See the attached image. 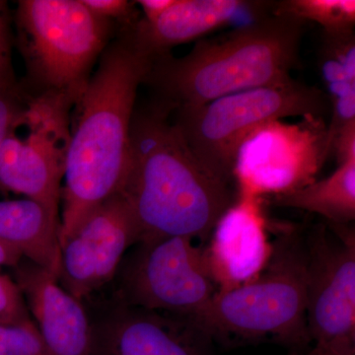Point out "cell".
Listing matches in <instances>:
<instances>
[{"mask_svg":"<svg viewBox=\"0 0 355 355\" xmlns=\"http://www.w3.org/2000/svg\"><path fill=\"white\" fill-rule=\"evenodd\" d=\"M127 25L109 43L74 105L62 188L60 248L98 207L120 191L137 92L153 55Z\"/></svg>","mask_w":355,"mask_h":355,"instance_id":"6da1fadb","label":"cell"},{"mask_svg":"<svg viewBox=\"0 0 355 355\" xmlns=\"http://www.w3.org/2000/svg\"><path fill=\"white\" fill-rule=\"evenodd\" d=\"M173 111L157 99L133 114L127 171L118 193L132 211L139 243L170 237L207 241L236 198L231 186L198 163Z\"/></svg>","mask_w":355,"mask_h":355,"instance_id":"7a4b0ae2","label":"cell"},{"mask_svg":"<svg viewBox=\"0 0 355 355\" xmlns=\"http://www.w3.org/2000/svg\"><path fill=\"white\" fill-rule=\"evenodd\" d=\"M305 24L272 10L221 36L200 40L184 57L169 53L154 58L146 83L157 99L177 110L289 83Z\"/></svg>","mask_w":355,"mask_h":355,"instance_id":"3957f363","label":"cell"},{"mask_svg":"<svg viewBox=\"0 0 355 355\" xmlns=\"http://www.w3.org/2000/svg\"><path fill=\"white\" fill-rule=\"evenodd\" d=\"M272 254L251 282L217 292L195 320L225 347L273 343L305 354L312 343L306 321L307 249L302 227L277 226Z\"/></svg>","mask_w":355,"mask_h":355,"instance_id":"277c9868","label":"cell"},{"mask_svg":"<svg viewBox=\"0 0 355 355\" xmlns=\"http://www.w3.org/2000/svg\"><path fill=\"white\" fill-rule=\"evenodd\" d=\"M329 111L324 91L292 79L224 96L196 108L174 110L172 118L203 169L231 186L238 151L257 128L291 116L324 118Z\"/></svg>","mask_w":355,"mask_h":355,"instance_id":"5b68a950","label":"cell"},{"mask_svg":"<svg viewBox=\"0 0 355 355\" xmlns=\"http://www.w3.org/2000/svg\"><path fill=\"white\" fill-rule=\"evenodd\" d=\"M16 21L37 91L78 99L109 44L111 21L96 16L81 0H21Z\"/></svg>","mask_w":355,"mask_h":355,"instance_id":"8992f818","label":"cell"},{"mask_svg":"<svg viewBox=\"0 0 355 355\" xmlns=\"http://www.w3.org/2000/svg\"><path fill=\"white\" fill-rule=\"evenodd\" d=\"M76 101L72 96L55 91L28 92L0 147V191L31 198L60 223V184Z\"/></svg>","mask_w":355,"mask_h":355,"instance_id":"52a82bcc","label":"cell"},{"mask_svg":"<svg viewBox=\"0 0 355 355\" xmlns=\"http://www.w3.org/2000/svg\"><path fill=\"white\" fill-rule=\"evenodd\" d=\"M190 237L137 243L116 275L114 298L128 305L196 319L217 293L202 247Z\"/></svg>","mask_w":355,"mask_h":355,"instance_id":"ba28073f","label":"cell"},{"mask_svg":"<svg viewBox=\"0 0 355 355\" xmlns=\"http://www.w3.org/2000/svg\"><path fill=\"white\" fill-rule=\"evenodd\" d=\"M331 154L323 116H303L296 123L270 121L238 151L233 170L238 193L263 200L300 190L316 181Z\"/></svg>","mask_w":355,"mask_h":355,"instance_id":"9c48e42d","label":"cell"},{"mask_svg":"<svg viewBox=\"0 0 355 355\" xmlns=\"http://www.w3.org/2000/svg\"><path fill=\"white\" fill-rule=\"evenodd\" d=\"M306 321L311 342L331 354H355L354 225L321 223L305 233Z\"/></svg>","mask_w":355,"mask_h":355,"instance_id":"30bf717a","label":"cell"},{"mask_svg":"<svg viewBox=\"0 0 355 355\" xmlns=\"http://www.w3.org/2000/svg\"><path fill=\"white\" fill-rule=\"evenodd\" d=\"M139 242V228L130 207L116 193L62 245L58 282L83 302L116 279L128 250Z\"/></svg>","mask_w":355,"mask_h":355,"instance_id":"8fae6325","label":"cell"},{"mask_svg":"<svg viewBox=\"0 0 355 355\" xmlns=\"http://www.w3.org/2000/svg\"><path fill=\"white\" fill-rule=\"evenodd\" d=\"M214 347L193 319L114 298L91 320V355H216Z\"/></svg>","mask_w":355,"mask_h":355,"instance_id":"7c38bea8","label":"cell"},{"mask_svg":"<svg viewBox=\"0 0 355 355\" xmlns=\"http://www.w3.org/2000/svg\"><path fill=\"white\" fill-rule=\"evenodd\" d=\"M263 200L238 193L210 233L203 257L210 277L223 292L260 275L272 254Z\"/></svg>","mask_w":355,"mask_h":355,"instance_id":"4fadbf2b","label":"cell"},{"mask_svg":"<svg viewBox=\"0 0 355 355\" xmlns=\"http://www.w3.org/2000/svg\"><path fill=\"white\" fill-rule=\"evenodd\" d=\"M16 282L50 355H91V319L83 302L48 270L23 258L12 268Z\"/></svg>","mask_w":355,"mask_h":355,"instance_id":"5bb4252c","label":"cell"},{"mask_svg":"<svg viewBox=\"0 0 355 355\" xmlns=\"http://www.w3.org/2000/svg\"><path fill=\"white\" fill-rule=\"evenodd\" d=\"M272 6L273 2L244 0H176L157 20L137 21L135 29L140 43L155 58L202 38L244 13L261 14L258 12L272 10Z\"/></svg>","mask_w":355,"mask_h":355,"instance_id":"9a60e30c","label":"cell"},{"mask_svg":"<svg viewBox=\"0 0 355 355\" xmlns=\"http://www.w3.org/2000/svg\"><path fill=\"white\" fill-rule=\"evenodd\" d=\"M60 222L31 198L0 202V242L15 248L23 258L60 277Z\"/></svg>","mask_w":355,"mask_h":355,"instance_id":"2e32d148","label":"cell"},{"mask_svg":"<svg viewBox=\"0 0 355 355\" xmlns=\"http://www.w3.org/2000/svg\"><path fill=\"white\" fill-rule=\"evenodd\" d=\"M270 200L277 207L316 214L328 224H352L355 219V158L340 163L323 180Z\"/></svg>","mask_w":355,"mask_h":355,"instance_id":"e0dca14e","label":"cell"},{"mask_svg":"<svg viewBox=\"0 0 355 355\" xmlns=\"http://www.w3.org/2000/svg\"><path fill=\"white\" fill-rule=\"evenodd\" d=\"M272 12L317 23L324 33L354 30V0H284L273 3Z\"/></svg>","mask_w":355,"mask_h":355,"instance_id":"ac0fdd59","label":"cell"},{"mask_svg":"<svg viewBox=\"0 0 355 355\" xmlns=\"http://www.w3.org/2000/svg\"><path fill=\"white\" fill-rule=\"evenodd\" d=\"M0 355H50L34 321L22 324H0Z\"/></svg>","mask_w":355,"mask_h":355,"instance_id":"d6986e66","label":"cell"},{"mask_svg":"<svg viewBox=\"0 0 355 355\" xmlns=\"http://www.w3.org/2000/svg\"><path fill=\"white\" fill-rule=\"evenodd\" d=\"M32 321L19 287L13 279L0 272V324L12 326Z\"/></svg>","mask_w":355,"mask_h":355,"instance_id":"ffe728a7","label":"cell"},{"mask_svg":"<svg viewBox=\"0 0 355 355\" xmlns=\"http://www.w3.org/2000/svg\"><path fill=\"white\" fill-rule=\"evenodd\" d=\"M28 91L16 79L0 81V147L22 109Z\"/></svg>","mask_w":355,"mask_h":355,"instance_id":"44dd1931","label":"cell"},{"mask_svg":"<svg viewBox=\"0 0 355 355\" xmlns=\"http://www.w3.org/2000/svg\"><path fill=\"white\" fill-rule=\"evenodd\" d=\"M84 6L98 17L111 21H123L125 25L133 24L135 1L128 0H81Z\"/></svg>","mask_w":355,"mask_h":355,"instance_id":"7402d4cb","label":"cell"},{"mask_svg":"<svg viewBox=\"0 0 355 355\" xmlns=\"http://www.w3.org/2000/svg\"><path fill=\"white\" fill-rule=\"evenodd\" d=\"M14 76L11 64V41L7 21L6 2L0 1V81L12 80Z\"/></svg>","mask_w":355,"mask_h":355,"instance_id":"603a6c76","label":"cell"},{"mask_svg":"<svg viewBox=\"0 0 355 355\" xmlns=\"http://www.w3.org/2000/svg\"><path fill=\"white\" fill-rule=\"evenodd\" d=\"M175 2L176 0H139L135 1V4L141 7L144 14L142 20L146 23H153L174 6Z\"/></svg>","mask_w":355,"mask_h":355,"instance_id":"cb8c5ba5","label":"cell"},{"mask_svg":"<svg viewBox=\"0 0 355 355\" xmlns=\"http://www.w3.org/2000/svg\"><path fill=\"white\" fill-rule=\"evenodd\" d=\"M22 259V254L18 250L0 242V268L9 266L12 268L17 266Z\"/></svg>","mask_w":355,"mask_h":355,"instance_id":"d4e9b609","label":"cell"},{"mask_svg":"<svg viewBox=\"0 0 355 355\" xmlns=\"http://www.w3.org/2000/svg\"><path fill=\"white\" fill-rule=\"evenodd\" d=\"M330 354H331L330 350L324 349L323 347H320V345H314L312 349L305 352V354H291L289 355H329Z\"/></svg>","mask_w":355,"mask_h":355,"instance_id":"484cf974","label":"cell"},{"mask_svg":"<svg viewBox=\"0 0 355 355\" xmlns=\"http://www.w3.org/2000/svg\"><path fill=\"white\" fill-rule=\"evenodd\" d=\"M329 355H343V354H330ZM350 355H355V354H350Z\"/></svg>","mask_w":355,"mask_h":355,"instance_id":"4316f807","label":"cell"}]
</instances>
